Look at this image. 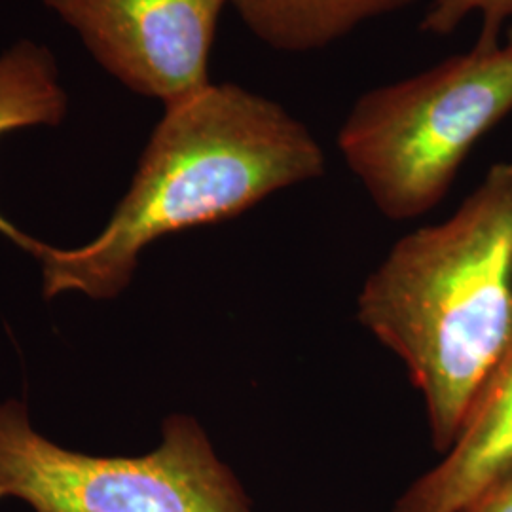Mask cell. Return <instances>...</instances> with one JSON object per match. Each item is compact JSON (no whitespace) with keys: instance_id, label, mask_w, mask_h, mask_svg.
<instances>
[{"instance_id":"obj_1","label":"cell","mask_w":512,"mask_h":512,"mask_svg":"<svg viewBox=\"0 0 512 512\" xmlns=\"http://www.w3.org/2000/svg\"><path fill=\"white\" fill-rule=\"evenodd\" d=\"M325 167V150L285 107L238 84H209L164 109L128 192L92 241L38 243L42 294L116 298L154 241L239 217Z\"/></svg>"},{"instance_id":"obj_2","label":"cell","mask_w":512,"mask_h":512,"mask_svg":"<svg viewBox=\"0 0 512 512\" xmlns=\"http://www.w3.org/2000/svg\"><path fill=\"white\" fill-rule=\"evenodd\" d=\"M357 319L403 361L444 454L512 340V162L495 164L452 217L391 247Z\"/></svg>"},{"instance_id":"obj_3","label":"cell","mask_w":512,"mask_h":512,"mask_svg":"<svg viewBox=\"0 0 512 512\" xmlns=\"http://www.w3.org/2000/svg\"><path fill=\"white\" fill-rule=\"evenodd\" d=\"M511 112V46L476 44L363 93L338 148L384 217L418 219L446 198L476 143Z\"/></svg>"},{"instance_id":"obj_4","label":"cell","mask_w":512,"mask_h":512,"mask_svg":"<svg viewBox=\"0 0 512 512\" xmlns=\"http://www.w3.org/2000/svg\"><path fill=\"white\" fill-rule=\"evenodd\" d=\"M33 512H253L202 423L171 414L143 456H92L38 433L27 406L0 401V501Z\"/></svg>"},{"instance_id":"obj_5","label":"cell","mask_w":512,"mask_h":512,"mask_svg":"<svg viewBox=\"0 0 512 512\" xmlns=\"http://www.w3.org/2000/svg\"><path fill=\"white\" fill-rule=\"evenodd\" d=\"M129 92L164 109L203 92L228 0H42Z\"/></svg>"},{"instance_id":"obj_6","label":"cell","mask_w":512,"mask_h":512,"mask_svg":"<svg viewBox=\"0 0 512 512\" xmlns=\"http://www.w3.org/2000/svg\"><path fill=\"white\" fill-rule=\"evenodd\" d=\"M512 467V340L476 393L452 446L416 478L391 512H461Z\"/></svg>"},{"instance_id":"obj_7","label":"cell","mask_w":512,"mask_h":512,"mask_svg":"<svg viewBox=\"0 0 512 512\" xmlns=\"http://www.w3.org/2000/svg\"><path fill=\"white\" fill-rule=\"evenodd\" d=\"M418 0H228L247 29L277 52L327 48L361 23L399 12Z\"/></svg>"},{"instance_id":"obj_8","label":"cell","mask_w":512,"mask_h":512,"mask_svg":"<svg viewBox=\"0 0 512 512\" xmlns=\"http://www.w3.org/2000/svg\"><path fill=\"white\" fill-rule=\"evenodd\" d=\"M69 110V95L54 54L33 40H19L0 54V137L23 128L59 126ZM0 236L33 255L37 238L21 232L0 213Z\"/></svg>"},{"instance_id":"obj_9","label":"cell","mask_w":512,"mask_h":512,"mask_svg":"<svg viewBox=\"0 0 512 512\" xmlns=\"http://www.w3.org/2000/svg\"><path fill=\"white\" fill-rule=\"evenodd\" d=\"M482 16V31L476 44H499L501 29L512 19V0H433L425 18L421 19L423 33L446 37L473 16Z\"/></svg>"},{"instance_id":"obj_10","label":"cell","mask_w":512,"mask_h":512,"mask_svg":"<svg viewBox=\"0 0 512 512\" xmlns=\"http://www.w3.org/2000/svg\"><path fill=\"white\" fill-rule=\"evenodd\" d=\"M461 512H512V467L490 480Z\"/></svg>"},{"instance_id":"obj_11","label":"cell","mask_w":512,"mask_h":512,"mask_svg":"<svg viewBox=\"0 0 512 512\" xmlns=\"http://www.w3.org/2000/svg\"><path fill=\"white\" fill-rule=\"evenodd\" d=\"M505 44H509L512 48V19L509 21V25H507V38H505Z\"/></svg>"}]
</instances>
